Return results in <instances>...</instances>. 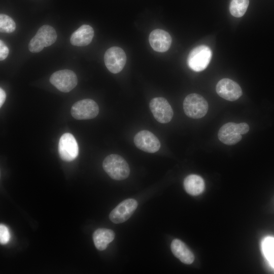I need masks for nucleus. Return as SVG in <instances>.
<instances>
[{
	"label": "nucleus",
	"instance_id": "obj_1",
	"mask_svg": "<svg viewBox=\"0 0 274 274\" xmlns=\"http://www.w3.org/2000/svg\"><path fill=\"white\" fill-rule=\"evenodd\" d=\"M102 167L106 173L113 179L123 180L129 175L130 169L126 161L117 154H110L102 162Z\"/></svg>",
	"mask_w": 274,
	"mask_h": 274
},
{
	"label": "nucleus",
	"instance_id": "obj_2",
	"mask_svg": "<svg viewBox=\"0 0 274 274\" xmlns=\"http://www.w3.org/2000/svg\"><path fill=\"white\" fill-rule=\"evenodd\" d=\"M249 130V126L246 123L228 122L220 128L218 136L223 143L232 145L239 142L242 138V135L246 134Z\"/></svg>",
	"mask_w": 274,
	"mask_h": 274
},
{
	"label": "nucleus",
	"instance_id": "obj_3",
	"mask_svg": "<svg viewBox=\"0 0 274 274\" xmlns=\"http://www.w3.org/2000/svg\"><path fill=\"white\" fill-rule=\"evenodd\" d=\"M57 33L54 28L48 25L42 26L28 44L29 50L32 53L41 51L45 47L54 44L57 39Z\"/></svg>",
	"mask_w": 274,
	"mask_h": 274
},
{
	"label": "nucleus",
	"instance_id": "obj_4",
	"mask_svg": "<svg viewBox=\"0 0 274 274\" xmlns=\"http://www.w3.org/2000/svg\"><path fill=\"white\" fill-rule=\"evenodd\" d=\"M208 104L206 99L197 93L188 95L183 101V109L185 114L193 119L203 117L208 110Z\"/></svg>",
	"mask_w": 274,
	"mask_h": 274
},
{
	"label": "nucleus",
	"instance_id": "obj_5",
	"mask_svg": "<svg viewBox=\"0 0 274 274\" xmlns=\"http://www.w3.org/2000/svg\"><path fill=\"white\" fill-rule=\"evenodd\" d=\"M212 55L211 49L206 45H201L190 51L187 58V63L192 70L200 72L207 67Z\"/></svg>",
	"mask_w": 274,
	"mask_h": 274
},
{
	"label": "nucleus",
	"instance_id": "obj_6",
	"mask_svg": "<svg viewBox=\"0 0 274 274\" xmlns=\"http://www.w3.org/2000/svg\"><path fill=\"white\" fill-rule=\"evenodd\" d=\"M50 82L60 91L68 92L76 86L78 79L73 71L63 70L53 73L50 78Z\"/></svg>",
	"mask_w": 274,
	"mask_h": 274
},
{
	"label": "nucleus",
	"instance_id": "obj_7",
	"mask_svg": "<svg viewBox=\"0 0 274 274\" xmlns=\"http://www.w3.org/2000/svg\"><path fill=\"white\" fill-rule=\"evenodd\" d=\"M72 116L78 120H86L95 118L99 113V108L95 101L84 99L75 102L71 108Z\"/></svg>",
	"mask_w": 274,
	"mask_h": 274
},
{
	"label": "nucleus",
	"instance_id": "obj_8",
	"mask_svg": "<svg viewBox=\"0 0 274 274\" xmlns=\"http://www.w3.org/2000/svg\"><path fill=\"white\" fill-rule=\"evenodd\" d=\"M104 61L110 72L117 74L123 68L126 61V56L122 48L116 46L112 47L105 52Z\"/></svg>",
	"mask_w": 274,
	"mask_h": 274
},
{
	"label": "nucleus",
	"instance_id": "obj_9",
	"mask_svg": "<svg viewBox=\"0 0 274 274\" xmlns=\"http://www.w3.org/2000/svg\"><path fill=\"white\" fill-rule=\"evenodd\" d=\"M150 109L155 119L161 123H166L172 119L174 113L168 101L162 97L151 99L149 104Z\"/></svg>",
	"mask_w": 274,
	"mask_h": 274
},
{
	"label": "nucleus",
	"instance_id": "obj_10",
	"mask_svg": "<svg viewBox=\"0 0 274 274\" xmlns=\"http://www.w3.org/2000/svg\"><path fill=\"white\" fill-rule=\"evenodd\" d=\"M58 153L61 159L65 161H71L77 158L79 147L73 134L65 133L61 136L58 143Z\"/></svg>",
	"mask_w": 274,
	"mask_h": 274
},
{
	"label": "nucleus",
	"instance_id": "obj_11",
	"mask_svg": "<svg viewBox=\"0 0 274 274\" xmlns=\"http://www.w3.org/2000/svg\"><path fill=\"white\" fill-rule=\"evenodd\" d=\"M138 207V202L133 198L126 199L120 202L110 213V220L116 224L121 223L128 220Z\"/></svg>",
	"mask_w": 274,
	"mask_h": 274
},
{
	"label": "nucleus",
	"instance_id": "obj_12",
	"mask_svg": "<svg viewBox=\"0 0 274 274\" xmlns=\"http://www.w3.org/2000/svg\"><path fill=\"white\" fill-rule=\"evenodd\" d=\"M133 141L138 148L150 153L158 151L161 146L158 139L153 133L146 130L138 132Z\"/></svg>",
	"mask_w": 274,
	"mask_h": 274
},
{
	"label": "nucleus",
	"instance_id": "obj_13",
	"mask_svg": "<svg viewBox=\"0 0 274 274\" xmlns=\"http://www.w3.org/2000/svg\"><path fill=\"white\" fill-rule=\"evenodd\" d=\"M216 90L220 97L229 101L236 100L243 94L239 85L228 78L220 80L216 85Z\"/></svg>",
	"mask_w": 274,
	"mask_h": 274
},
{
	"label": "nucleus",
	"instance_id": "obj_14",
	"mask_svg": "<svg viewBox=\"0 0 274 274\" xmlns=\"http://www.w3.org/2000/svg\"><path fill=\"white\" fill-rule=\"evenodd\" d=\"M149 41L151 47L155 51L164 52L170 48L172 39L167 31L160 29H156L150 33Z\"/></svg>",
	"mask_w": 274,
	"mask_h": 274
},
{
	"label": "nucleus",
	"instance_id": "obj_15",
	"mask_svg": "<svg viewBox=\"0 0 274 274\" xmlns=\"http://www.w3.org/2000/svg\"><path fill=\"white\" fill-rule=\"evenodd\" d=\"M94 33V30L91 26L82 25L71 35V43L76 46H87L92 41Z\"/></svg>",
	"mask_w": 274,
	"mask_h": 274
},
{
	"label": "nucleus",
	"instance_id": "obj_16",
	"mask_svg": "<svg viewBox=\"0 0 274 274\" xmlns=\"http://www.w3.org/2000/svg\"><path fill=\"white\" fill-rule=\"evenodd\" d=\"M170 248L173 254L183 263L190 264L194 261V254L181 240L174 239L171 243Z\"/></svg>",
	"mask_w": 274,
	"mask_h": 274
},
{
	"label": "nucleus",
	"instance_id": "obj_17",
	"mask_svg": "<svg viewBox=\"0 0 274 274\" xmlns=\"http://www.w3.org/2000/svg\"><path fill=\"white\" fill-rule=\"evenodd\" d=\"M94 245L99 251L105 250L109 244L112 242L115 237L114 231L107 228H98L92 235Z\"/></svg>",
	"mask_w": 274,
	"mask_h": 274
},
{
	"label": "nucleus",
	"instance_id": "obj_18",
	"mask_svg": "<svg viewBox=\"0 0 274 274\" xmlns=\"http://www.w3.org/2000/svg\"><path fill=\"white\" fill-rule=\"evenodd\" d=\"M184 187L188 194L197 195L203 192L204 188V182L200 176L192 174L185 178Z\"/></svg>",
	"mask_w": 274,
	"mask_h": 274
},
{
	"label": "nucleus",
	"instance_id": "obj_19",
	"mask_svg": "<svg viewBox=\"0 0 274 274\" xmlns=\"http://www.w3.org/2000/svg\"><path fill=\"white\" fill-rule=\"evenodd\" d=\"M249 5V0H231L229 11L235 17H241L246 13Z\"/></svg>",
	"mask_w": 274,
	"mask_h": 274
},
{
	"label": "nucleus",
	"instance_id": "obj_20",
	"mask_svg": "<svg viewBox=\"0 0 274 274\" xmlns=\"http://www.w3.org/2000/svg\"><path fill=\"white\" fill-rule=\"evenodd\" d=\"M16 28L14 21L8 15L1 14L0 15V31L4 33H11Z\"/></svg>",
	"mask_w": 274,
	"mask_h": 274
},
{
	"label": "nucleus",
	"instance_id": "obj_21",
	"mask_svg": "<svg viewBox=\"0 0 274 274\" xmlns=\"http://www.w3.org/2000/svg\"><path fill=\"white\" fill-rule=\"evenodd\" d=\"M264 253L270 262L274 266V238L267 237L263 243Z\"/></svg>",
	"mask_w": 274,
	"mask_h": 274
},
{
	"label": "nucleus",
	"instance_id": "obj_22",
	"mask_svg": "<svg viewBox=\"0 0 274 274\" xmlns=\"http://www.w3.org/2000/svg\"><path fill=\"white\" fill-rule=\"evenodd\" d=\"M10 234L8 227L4 224L0 225V243L6 244L9 241Z\"/></svg>",
	"mask_w": 274,
	"mask_h": 274
},
{
	"label": "nucleus",
	"instance_id": "obj_23",
	"mask_svg": "<svg viewBox=\"0 0 274 274\" xmlns=\"http://www.w3.org/2000/svg\"><path fill=\"white\" fill-rule=\"evenodd\" d=\"M9 50L8 47L6 45L4 42L0 40V60H3L6 59L8 54Z\"/></svg>",
	"mask_w": 274,
	"mask_h": 274
},
{
	"label": "nucleus",
	"instance_id": "obj_24",
	"mask_svg": "<svg viewBox=\"0 0 274 274\" xmlns=\"http://www.w3.org/2000/svg\"><path fill=\"white\" fill-rule=\"evenodd\" d=\"M6 94L5 91L2 88H0V107H2L5 101Z\"/></svg>",
	"mask_w": 274,
	"mask_h": 274
}]
</instances>
